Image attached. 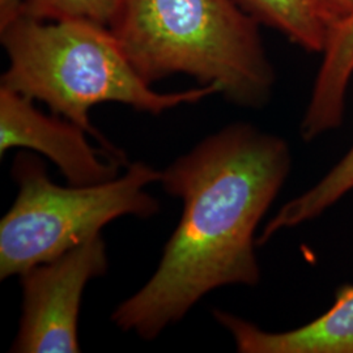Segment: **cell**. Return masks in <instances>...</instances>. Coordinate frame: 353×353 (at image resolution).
<instances>
[{
    "label": "cell",
    "mask_w": 353,
    "mask_h": 353,
    "mask_svg": "<svg viewBox=\"0 0 353 353\" xmlns=\"http://www.w3.org/2000/svg\"><path fill=\"white\" fill-rule=\"evenodd\" d=\"M214 316L241 353H353V284L338 288L323 314L290 331H265L219 309Z\"/></svg>",
    "instance_id": "7"
},
{
    "label": "cell",
    "mask_w": 353,
    "mask_h": 353,
    "mask_svg": "<svg viewBox=\"0 0 353 353\" xmlns=\"http://www.w3.org/2000/svg\"><path fill=\"white\" fill-rule=\"evenodd\" d=\"M8 68L0 87L50 108L85 130L106 151H122L90 122V110L117 102L141 113L160 115L219 94L214 85L160 93L152 89L127 59L109 26L92 21L48 23L23 16L0 30Z\"/></svg>",
    "instance_id": "3"
},
{
    "label": "cell",
    "mask_w": 353,
    "mask_h": 353,
    "mask_svg": "<svg viewBox=\"0 0 353 353\" xmlns=\"http://www.w3.org/2000/svg\"><path fill=\"white\" fill-rule=\"evenodd\" d=\"M109 267L101 234L57 259L29 268L21 278L23 314L11 352H80L79 316L90 280Z\"/></svg>",
    "instance_id": "5"
},
{
    "label": "cell",
    "mask_w": 353,
    "mask_h": 353,
    "mask_svg": "<svg viewBox=\"0 0 353 353\" xmlns=\"http://www.w3.org/2000/svg\"><path fill=\"white\" fill-rule=\"evenodd\" d=\"M88 132L61 115L42 113L34 101L0 87V154L24 148L46 156L70 185L89 186L112 181L126 159L89 144Z\"/></svg>",
    "instance_id": "6"
},
{
    "label": "cell",
    "mask_w": 353,
    "mask_h": 353,
    "mask_svg": "<svg viewBox=\"0 0 353 353\" xmlns=\"http://www.w3.org/2000/svg\"><path fill=\"white\" fill-rule=\"evenodd\" d=\"M321 55V65L300 123L305 141L335 131L344 122L347 93L353 77V11L334 23Z\"/></svg>",
    "instance_id": "8"
},
{
    "label": "cell",
    "mask_w": 353,
    "mask_h": 353,
    "mask_svg": "<svg viewBox=\"0 0 353 353\" xmlns=\"http://www.w3.org/2000/svg\"><path fill=\"white\" fill-rule=\"evenodd\" d=\"M290 168L285 140L237 122L161 170L165 192L182 202L181 219L151 279L114 309V325L153 341L210 292L256 287V228Z\"/></svg>",
    "instance_id": "1"
},
{
    "label": "cell",
    "mask_w": 353,
    "mask_h": 353,
    "mask_svg": "<svg viewBox=\"0 0 353 353\" xmlns=\"http://www.w3.org/2000/svg\"><path fill=\"white\" fill-rule=\"evenodd\" d=\"M119 0H24V16L48 23L92 21L109 26Z\"/></svg>",
    "instance_id": "11"
},
{
    "label": "cell",
    "mask_w": 353,
    "mask_h": 353,
    "mask_svg": "<svg viewBox=\"0 0 353 353\" xmlns=\"http://www.w3.org/2000/svg\"><path fill=\"white\" fill-rule=\"evenodd\" d=\"M17 196L0 221V279L23 275L101 234L122 216L148 219L160 203L147 188L160 182L161 170L137 161L112 181L68 188L54 183L45 164L19 152L12 165Z\"/></svg>",
    "instance_id": "4"
},
{
    "label": "cell",
    "mask_w": 353,
    "mask_h": 353,
    "mask_svg": "<svg viewBox=\"0 0 353 353\" xmlns=\"http://www.w3.org/2000/svg\"><path fill=\"white\" fill-rule=\"evenodd\" d=\"M24 16V0H0V30Z\"/></svg>",
    "instance_id": "12"
},
{
    "label": "cell",
    "mask_w": 353,
    "mask_h": 353,
    "mask_svg": "<svg viewBox=\"0 0 353 353\" xmlns=\"http://www.w3.org/2000/svg\"><path fill=\"white\" fill-rule=\"evenodd\" d=\"M147 84L186 75L242 109H263L276 72L261 24L236 0H119L109 24Z\"/></svg>",
    "instance_id": "2"
},
{
    "label": "cell",
    "mask_w": 353,
    "mask_h": 353,
    "mask_svg": "<svg viewBox=\"0 0 353 353\" xmlns=\"http://www.w3.org/2000/svg\"><path fill=\"white\" fill-rule=\"evenodd\" d=\"M353 191V144L316 185L283 204L265 224L258 245H265L280 230L299 227L319 217Z\"/></svg>",
    "instance_id": "10"
},
{
    "label": "cell",
    "mask_w": 353,
    "mask_h": 353,
    "mask_svg": "<svg viewBox=\"0 0 353 353\" xmlns=\"http://www.w3.org/2000/svg\"><path fill=\"white\" fill-rule=\"evenodd\" d=\"M328 13L336 23L353 11V0H321Z\"/></svg>",
    "instance_id": "13"
},
{
    "label": "cell",
    "mask_w": 353,
    "mask_h": 353,
    "mask_svg": "<svg viewBox=\"0 0 353 353\" xmlns=\"http://www.w3.org/2000/svg\"><path fill=\"white\" fill-rule=\"evenodd\" d=\"M261 24L279 32L306 52L322 54L334 19L321 0H236Z\"/></svg>",
    "instance_id": "9"
}]
</instances>
